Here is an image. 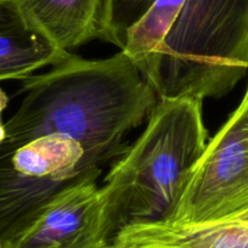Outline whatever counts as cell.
Returning a JSON list of instances; mask_svg holds the SVG:
<instances>
[{"instance_id":"cell-12","label":"cell","mask_w":248,"mask_h":248,"mask_svg":"<svg viewBox=\"0 0 248 248\" xmlns=\"http://www.w3.org/2000/svg\"><path fill=\"white\" fill-rule=\"evenodd\" d=\"M9 97L6 96L5 93L0 89V117H1V112L5 109V107L8 106ZM4 138H5V128H4V124L1 122V118H0V144L3 142Z\"/></svg>"},{"instance_id":"cell-4","label":"cell","mask_w":248,"mask_h":248,"mask_svg":"<svg viewBox=\"0 0 248 248\" xmlns=\"http://www.w3.org/2000/svg\"><path fill=\"white\" fill-rule=\"evenodd\" d=\"M90 169L83 147L66 135H44L21 145L1 142V246L49 197Z\"/></svg>"},{"instance_id":"cell-2","label":"cell","mask_w":248,"mask_h":248,"mask_svg":"<svg viewBox=\"0 0 248 248\" xmlns=\"http://www.w3.org/2000/svg\"><path fill=\"white\" fill-rule=\"evenodd\" d=\"M202 104L158 99L142 134L113 162L102 190L118 231L171 216L208 142Z\"/></svg>"},{"instance_id":"cell-10","label":"cell","mask_w":248,"mask_h":248,"mask_svg":"<svg viewBox=\"0 0 248 248\" xmlns=\"http://www.w3.org/2000/svg\"><path fill=\"white\" fill-rule=\"evenodd\" d=\"M185 0H157L149 13L129 31L122 51L134 61L150 83L157 54L171 22Z\"/></svg>"},{"instance_id":"cell-1","label":"cell","mask_w":248,"mask_h":248,"mask_svg":"<svg viewBox=\"0 0 248 248\" xmlns=\"http://www.w3.org/2000/svg\"><path fill=\"white\" fill-rule=\"evenodd\" d=\"M23 99L4 124L9 145L50 134L72 138L93 168L116 161L125 137L141 125L158 96L125 52L101 60L71 54L47 72L25 79Z\"/></svg>"},{"instance_id":"cell-6","label":"cell","mask_w":248,"mask_h":248,"mask_svg":"<svg viewBox=\"0 0 248 248\" xmlns=\"http://www.w3.org/2000/svg\"><path fill=\"white\" fill-rule=\"evenodd\" d=\"M101 173L90 169L55 192L3 248H111L118 230L97 185Z\"/></svg>"},{"instance_id":"cell-5","label":"cell","mask_w":248,"mask_h":248,"mask_svg":"<svg viewBox=\"0 0 248 248\" xmlns=\"http://www.w3.org/2000/svg\"><path fill=\"white\" fill-rule=\"evenodd\" d=\"M248 212V83L237 108L207 142L168 220L204 223Z\"/></svg>"},{"instance_id":"cell-8","label":"cell","mask_w":248,"mask_h":248,"mask_svg":"<svg viewBox=\"0 0 248 248\" xmlns=\"http://www.w3.org/2000/svg\"><path fill=\"white\" fill-rule=\"evenodd\" d=\"M28 27L59 50H73L100 39L107 0H13Z\"/></svg>"},{"instance_id":"cell-7","label":"cell","mask_w":248,"mask_h":248,"mask_svg":"<svg viewBox=\"0 0 248 248\" xmlns=\"http://www.w3.org/2000/svg\"><path fill=\"white\" fill-rule=\"evenodd\" d=\"M111 248H248V212L204 223L128 224Z\"/></svg>"},{"instance_id":"cell-9","label":"cell","mask_w":248,"mask_h":248,"mask_svg":"<svg viewBox=\"0 0 248 248\" xmlns=\"http://www.w3.org/2000/svg\"><path fill=\"white\" fill-rule=\"evenodd\" d=\"M70 55L28 27L13 0H0V80L27 79Z\"/></svg>"},{"instance_id":"cell-11","label":"cell","mask_w":248,"mask_h":248,"mask_svg":"<svg viewBox=\"0 0 248 248\" xmlns=\"http://www.w3.org/2000/svg\"><path fill=\"white\" fill-rule=\"evenodd\" d=\"M157 0H107L100 39L123 49L129 31L142 20Z\"/></svg>"},{"instance_id":"cell-3","label":"cell","mask_w":248,"mask_h":248,"mask_svg":"<svg viewBox=\"0 0 248 248\" xmlns=\"http://www.w3.org/2000/svg\"><path fill=\"white\" fill-rule=\"evenodd\" d=\"M248 71V0H185L157 54L158 99L228 95Z\"/></svg>"}]
</instances>
